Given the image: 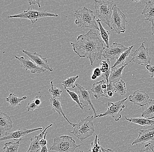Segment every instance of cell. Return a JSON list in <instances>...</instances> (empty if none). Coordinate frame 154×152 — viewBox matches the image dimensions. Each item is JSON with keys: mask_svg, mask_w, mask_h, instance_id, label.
I'll return each instance as SVG.
<instances>
[{"mask_svg": "<svg viewBox=\"0 0 154 152\" xmlns=\"http://www.w3.org/2000/svg\"><path fill=\"white\" fill-rule=\"evenodd\" d=\"M104 42L96 33L90 29L86 34L80 35L76 43H71L73 50L80 58L90 60L91 66L95 60H102Z\"/></svg>", "mask_w": 154, "mask_h": 152, "instance_id": "cell-1", "label": "cell"}, {"mask_svg": "<svg viewBox=\"0 0 154 152\" xmlns=\"http://www.w3.org/2000/svg\"><path fill=\"white\" fill-rule=\"evenodd\" d=\"M94 117V115H89L82 119L78 124H74L70 133L81 141L92 136L95 131L93 123Z\"/></svg>", "mask_w": 154, "mask_h": 152, "instance_id": "cell-2", "label": "cell"}, {"mask_svg": "<svg viewBox=\"0 0 154 152\" xmlns=\"http://www.w3.org/2000/svg\"><path fill=\"white\" fill-rule=\"evenodd\" d=\"M75 23L80 28H88L100 31L99 26L96 21V15L93 11L84 7L81 10L75 11Z\"/></svg>", "mask_w": 154, "mask_h": 152, "instance_id": "cell-3", "label": "cell"}, {"mask_svg": "<svg viewBox=\"0 0 154 152\" xmlns=\"http://www.w3.org/2000/svg\"><path fill=\"white\" fill-rule=\"evenodd\" d=\"M114 1L95 0L94 7L96 15L101 21L106 24L111 29V20L115 5Z\"/></svg>", "mask_w": 154, "mask_h": 152, "instance_id": "cell-4", "label": "cell"}, {"mask_svg": "<svg viewBox=\"0 0 154 152\" xmlns=\"http://www.w3.org/2000/svg\"><path fill=\"white\" fill-rule=\"evenodd\" d=\"M80 147V145H77L71 136L63 135L54 138L49 150L58 152H74Z\"/></svg>", "mask_w": 154, "mask_h": 152, "instance_id": "cell-5", "label": "cell"}, {"mask_svg": "<svg viewBox=\"0 0 154 152\" xmlns=\"http://www.w3.org/2000/svg\"><path fill=\"white\" fill-rule=\"evenodd\" d=\"M58 15L55 13H51L46 11H37L33 8L29 7L27 9L24 10L23 12L17 15H9L8 16L9 19H27L30 20L32 25L34 24L38 21V19L44 17H57Z\"/></svg>", "mask_w": 154, "mask_h": 152, "instance_id": "cell-6", "label": "cell"}, {"mask_svg": "<svg viewBox=\"0 0 154 152\" xmlns=\"http://www.w3.org/2000/svg\"><path fill=\"white\" fill-rule=\"evenodd\" d=\"M127 23L126 15L115 3L111 20V29L118 34L125 33Z\"/></svg>", "mask_w": 154, "mask_h": 152, "instance_id": "cell-7", "label": "cell"}, {"mask_svg": "<svg viewBox=\"0 0 154 152\" xmlns=\"http://www.w3.org/2000/svg\"><path fill=\"white\" fill-rule=\"evenodd\" d=\"M128 100V98L120 100L115 103L108 102V108L106 111L104 113H101L97 116H94V118H101V117H105V116H110L113 118L116 122H118L121 119V112L123 110V109L125 108V103Z\"/></svg>", "mask_w": 154, "mask_h": 152, "instance_id": "cell-8", "label": "cell"}, {"mask_svg": "<svg viewBox=\"0 0 154 152\" xmlns=\"http://www.w3.org/2000/svg\"><path fill=\"white\" fill-rule=\"evenodd\" d=\"M134 53L130 62H133L140 65H149L151 64V58L149 54V49L146 48L143 42L139 48L135 51H133Z\"/></svg>", "mask_w": 154, "mask_h": 152, "instance_id": "cell-9", "label": "cell"}, {"mask_svg": "<svg viewBox=\"0 0 154 152\" xmlns=\"http://www.w3.org/2000/svg\"><path fill=\"white\" fill-rule=\"evenodd\" d=\"M128 48L125 45L119 43H113L109 48L105 49L103 53V56L107 59L117 60L123 53L127 51Z\"/></svg>", "mask_w": 154, "mask_h": 152, "instance_id": "cell-10", "label": "cell"}, {"mask_svg": "<svg viewBox=\"0 0 154 152\" xmlns=\"http://www.w3.org/2000/svg\"><path fill=\"white\" fill-rule=\"evenodd\" d=\"M43 128H37L32 129H19L18 130L12 132H8L5 134L3 137H2L0 138L1 142L6 141V140H14L15 141H21L22 140V138L28 135L37 131H42Z\"/></svg>", "mask_w": 154, "mask_h": 152, "instance_id": "cell-11", "label": "cell"}, {"mask_svg": "<svg viewBox=\"0 0 154 152\" xmlns=\"http://www.w3.org/2000/svg\"><path fill=\"white\" fill-rule=\"evenodd\" d=\"M14 57L20 61L21 67L25 69L26 71H30L32 74H41L47 71L46 69L39 67L31 59L23 56L19 57L16 55Z\"/></svg>", "mask_w": 154, "mask_h": 152, "instance_id": "cell-12", "label": "cell"}, {"mask_svg": "<svg viewBox=\"0 0 154 152\" xmlns=\"http://www.w3.org/2000/svg\"><path fill=\"white\" fill-rule=\"evenodd\" d=\"M76 85L79 92V96L81 103L82 104L84 107L90 106L94 112V116H97L96 109L91 102V91H89L87 88H85L79 83H76Z\"/></svg>", "mask_w": 154, "mask_h": 152, "instance_id": "cell-13", "label": "cell"}, {"mask_svg": "<svg viewBox=\"0 0 154 152\" xmlns=\"http://www.w3.org/2000/svg\"><path fill=\"white\" fill-rule=\"evenodd\" d=\"M129 100L131 102L141 107L149 104L151 101L149 94L145 91L139 90L134 91L132 95H130Z\"/></svg>", "mask_w": 154, "mask_h": 152, "instance_id": "cell-14", "label": "cell"}, {"mask_svg": "<svg viewBox=\"0 0 154 152\" xmlns=\"http://www.w3.org/2000/svg\"><path fill=\"white\" fill-rule=\"evenodd\" d=\"M22 51L39 67L46 69L49 72H53L54 71L53 68L50 67L48 64L47 57H43L41 55L36 52H31L26 50H23Z\"/></svg>", "mask_w": 154, "mask_h": 152, "instance_id": "cell-15", "label": "cell"}, {"mask_svg": "<svg viewBox=\"0 0 154 152\" xmlns=\"http://www.w3.org/2000/svg\"><path fill=\"white\" fill-rule=\"evenodd\" d=\"M151 141H154V126L148 129L140 131L138 137L133 142L131 145L144 144Z\"/></svg>", "mask_w": 154, "mask_h": 152, "instance_id": "cell-16", "label": "cell"}, {"mask_svg": "<svg viewBox=\"0 0 154 152\" xmlns=\"http://www.w3.org/2000/svg\"><path fill=\"white\" fill-rule=\"evenodd\" d=\"M53 126V124L51 123L43 131H41V133L39 134L38 135H35L34 138H31L30 144L29 147L26 152H40L42 147L39 145L38 142L41 139L47 136L48 132H46V131L48 129Z\"/></svg>", "mask_w": 154, "mask_h": 152, "instance_id": "cell-17", "label": "cell"}, {"mask_svg": "<svg viewBox=\"0 0 154 152\" xmlns=\"http://www.w3.org/2000/svg\"><path fill=\"white\" fill-rule=\"evenodd\" d=\"M13 127L11 118L9 116L4 112L0 113V134L2 135L9 132Z\"/></svg>", "mask_w": 154, "mask_h": 152, "instance_id": "cell-18", "label": "cell"}, {"mask_svg": "<svg viewBox=\"0 0 154 152\" xmlns=\"http://www.w3.org/2000/svg\"><path fill=\"white\" fill-rule=\"evenodd\" d=\"M128 64H125L120 67H116L112 68L111 67L110 76L109 79V83L114 84L120 80L122 78V74L125 67L128 66Z\"/></svg>", "mask_w": 154, "mask_h": 152, "instance_id": "cell-19", "label": "cell"}, {"mask_svg": "<svg viewBox=\"0 0 154 152\" xmlns=\"http://www.w3.org/2000/svg\"><path fill=\"white\" fill-rule=\"evenodd\" d=\"M50 101L51 106V107L53 110L55 112H57L60 116L62 115L63 116V118H65L67 123L73 126L74 125V123H71L63 113V111L62 104H61L60 100L58 98H53L51 97L50 99Z\"/></svg>", "mask_w": 154, "mask_h": 152, "instance_id": "cell-20", "label": "cell"}, {"mask_svg": "<svg viewBox=\"0 0 154 152\" xmlns=\"http://www.w3.org/2000/svg\"><path fill=\"white\" fill-rule=\"evenodd\" d=\"M145 2L146 5L141 14L144 15L145 20L152 22L154 20V1H149Z\"/></svg>", "mask_w": 154, "mask_h": 152, "instance_id": "cell-21", "label": "cell"}, {"mask_svg": "<svg viewBox=\"0 0 154 152\" xmlns=\"http://www.w3.org/2000/svg\"><path fill=\"white\" fill-rule=\"evenodd\" d=\"M125 119L130 123L137 124L141 126L146 127L149 126H152L154 125V120L149 119V118H128L125 117Z\"/></svg>", "mask_w": 154, "mask_h": 152, "instance_id": "cell-22", "label": "cell"}, {"mask_svg": "<svg viewBox=\"0 0 154 152\" xmlns=\"http://www.w3.org/2000/svg\"><path fill=\"white\" fill-rule=\"evenodd\" d=\"M100 69L102 73L101 76L103 78L108 84L111 69L110 60L107 59L106 60H103L102 63H100Z\"/></svg>", "mask_w": 154, "mask_h": 152, "instance_id": "cell-23", "label": "cell"}, {"mask_svg": "<svg viewBox=\"0 0 154 152\" xmlns=\"http://www.w3.org/2000/svg\"><path fill=\"white\" fill-rule=\"evenodd\" d=\"M104 80H102L99 82L93 84L91 89V92L94 94V97L98 100L101 97H105V91L102 88V84Z\"/></svg>", "mask_w": 154, "mask_h": 152, "instance_id": "cell-24", "label": "cell"}, {"mask_svg": "<svg viewBox=\"0 0 154 152\" xmlns=\"http://www.w3.org/2000/svg\"><path fill=\"white\" fill-rule=\"evenodd\" d=\"M101 20H96L97 23L99 26L100 28V33L99 35L100 36L102 40L105 43L106 48H109V37H110V32L109 31L105 29L101 23Z\"/></svg>", "mask_w": 154, "mask_h": 152, "instance_id": "cell-25", "label": "cell"}, {"mask_svg": "<svg viewBox=\"0 0 154 152\" xmlns=\"http://www.w3.org/2000/svg\"><path fill=\"white\" fill-rule=\"evenodd\" d=\"M27 99V97L26 96H24L22 98H19L14 93H11L8 97L6 99V101L10 104L11 106L15 107L17 106L21 105V102L26 101Z\"/></svg>", "mask_w": 154, "mask_h": 152, "instance_id": "cell-26", "label": "cell"}, {"mask_svg": "<svg viewBox=\"0 0 154 152\" xmlns=\"http://www.w3.org/2000/svg\"><path fill=\"white\" fill-rule=\"evenodd\" d=\"M134 46H131L128 48L127 51H125V52L123 53L120 56L119 58L116 60V62L114 63L112 68H115V67H118V65L120 64H124L125 61L128 58L129 56L131 54V51H132V49L133 48Z\"/></svg>", "mask_w": 154, "mask_h": 152, "instance_id": "cell-27", "label": "cell"}, {"mask_svg": "<svg viewBox=\"0 0 154 152\" xmlns=\"http://www.w3.org/2000/svg\"><path fill=\"white\" fill-rule=\"evenodd\" d=\"M20 141H15L5 143L3 152H18Z\"/></svg>", "mask_w": 154, "mask_h": 152, "instance_id": "cell-28", "label": "cell"}, {"mask_svg": "<svg viewBox=\"0 0 154 152\" xmlns=\"http://www.w3.org/2000/svg\"><path fill=\"white\" fill-rule=\"evenodd\" d=\"M154 116V100H151V101L141 115V118H150Z\"/></svg>", "mask_w": 154, "mask_h": 152, "instance_id": "cell-29", "label": "cell"}, {"mask_svg": "<svg viewBox=\"0 0 154 152\" xmlns=\"http://www.w3.org/2000/svg\"><path fill=\"white\" fill-rule=\"evenodd\" d=\"M115 93H118L121 96H124L127 93L126 83L123 80L119 81L114 84Z\"/></svg>", "mask_w": 154, "mask_h": 152, "instance_id": "cell-30", "label": "cell"}, {"mask_svg": "<svg viewBox=\"0 0 154 152\" xmlns=\"http://www.w3.org/2000/svg\"><path fill=\"white\" fill-rule=\"evenodd\" d=\"M79 78V76H77L75 77H71L68 78L65 80L63 81L62 82V85L63 88L66 90L67 88H75L76 86L75 82Z\"/></svg>", "mask_w": 154, "mask_h": 152, "instance_id": "cell-31", "label": "cell"}, {"mask_svg": "<svg viewBox=\"0 0 154 152\" xmlns=\"http://www.w3.org/2000/svg\"><path fill=\"white\" fill-rule=\"evenodd\" d=\"M101 146L100 145V139L98 138V135H96L95 139L90 144L89 152H100L101 150Z\"/></svg>", "mask_w": 154, "mask_h": 152, "instance_id": "cell-32", "label": "cell"}, {"mask_svg": "<svg viewBox=\"0 0 154 152\" xmlns=\"http://www.w3.org/2000/svg\"><path fill=\"white\" fill-rule=\"evenodd\" d=\"M51 86L49 88V92L51 95V98H60L61 96V93H62V90L60 88H57L54 85V82L53 81H51Z\"/></svg>", "mask_w": 154, "mask_h": 152, "instance_id": "cell-33", "label": "cell"}, {"mask_svg": "<svg viewBox=\"0 0 154 152\" xmlns=\"http://www.w3.org/2000/svg\"><path fill=\"white\" fill-rule=\"evenodd\" d=\"M66 91L68 93V94L70 95L72 100L76 103L77 106L79 107L82 110L83 109L84 107L83 106L82 104L81 103L79 95L75 92H74V91H70L69 89H66Z\"/></svg>", "mask_w": 154, "mask_h": 152, "instance_id": "cell-34", "label": "cell"}, {"mask_svg": "<svg viewBox=\"0 0 154 152\" xmlns=\"http://www.w3.org/2000/svg\"><path fill=\"white\" fill-rule=\"evenodd\" d=\"M140 152H154V146L150 142L146 143L144 145V148L141 149Z\"/></svg>", "mask_w": 154, "mask_h": 152, "instance_id": "cell-35", "label": "cell"}, {"mask_svg": "<svg viewBox=\"0 0 154 152\" xmlns=\"http://www.w3.org/2000/svg\"><path fill=\"white\" fill-rule=\"evenodd\" d=\"M38 106L35 103L34 100L29 102L26 107L27 110L28 112L29 111H33L36 109L38 108Z\"/></svg>", "mask_w": 154, "mask_h": 152, "instance_id": "cell-36", "label": "cell"}, {"mask_svg": "<svg viewBox=\"0 0 154 152\" xmlns=\"http://www.w3.org/2000/svg\"><path fill=\"white\" fill-rule=\"evenodd\" d=\"M146 69L148 70L149 72V74L152 78H154V66L149 64L146 65Z\"/></svg>", "mask_w": 154, "mask_h": 152, "instance_id": "cell-37", "label": "cell"}, {"mask_svg": "<svg viewBox=\"0 0 154 152\" xmlns=\"http://www.w3.org/2000/svg\"><path fill=\"white\" fill-rule=\"evenodd\" d=\"M102 72H101L100 69V68H95V69L93 70V75L96 76L98 78L102 76Z\"/></svg>", "mask_w": 154, "mask_h": 152, "instance_id": "cell-38", "label": "cell"}, {"mask_svg": "<svg viewBox=\"0 0 154 152\" xmlns=\"http://www.w3.org/2000/svg\"><path fill=\"white\" fill-rule=\"evenodd\" d=\"M41 2V1H29L28 2L29 5H35L37 4L38 8H40L41 7V4H40Z\"/></svg>", "mask_w": 154, "mask_h": 152, "instance_id": "cell-39", "label": "cell"}, {"mask_svg": "<svg viewBox=\"0 0 154 152\" xmlns=\"http://www.w3.org/2000/svg\"><path fill=\"white\" fill-rule=\"evenodd\" d=\"M46 136H45L44 138L41 139L40 141H39V144L41 147H44V146H47V141L46 139Z\"/></svg>", "mask_w": 154, "mask_h": 152, "instance_id": "cell-40", "label": "cell"}, {"mask_svg": "<svg viewBox=\"0 0 154 152\" xmlns=\"http://www.w3.org/2000/svg\"><path fill=\"white\" fill-rule=\"evenodd\" d=\"M40 98H41L40 96H36V97H35V98H34V99L35 103V104L38 107H39L41 104V99H40Z\"/></svg>", "mask_w": 154, "mask_h": 152, "instance_id": "cell-41", "label": "cell"}, {"mask_svg": "<svg viewBox=\"0 0 154 152\" xmlns=\"http://www.w3.org/2000/svg\"><path fill=\"white\" fill-rule=\"evenodd\" d=\"M49 150L48 149V146H44L42 147L40 152H49Z\"/></svg>", "mask_w": 154, "mask_h": 152, "instance_id": "cell-42", "label": "cell"}, {"mask_svg": "<svg viewBox=\"0 0 154 152\" xmlns=\"http://www.w3.org/2000/svg\"><path fill=\"white\" fill-rule=\"evenodd\" d=\"M101 150L102 152H114L113 150L111 149H105L102 147H101Z\"/></svg>", "mask_w": 154, "mask_h": 152, "instance_id": "cell-43", "label": "cell"}, {"mask_svg": "<svg viewBox=\"0 0 154 152\" xmlns=\"http://www.w3.org/2000/svg\"><path fill=\"white\" fill-rule=\"evenodd\" d=\"M152 27H151V29L152 31V35H154V20L152 22Z\"/></svg>", "mask_w": 154, "mask_h": 152, "instance_id": "cell-44", "label": "cell"}, {"mask_svg": "<svg viewBox=\"0 0 154 152\" xmlns=\"http://www.w3.org/2000/svg\"><path fill=\"white\" fill-rule=\"evenodd\" d=\"M97 78H98V77L96 76H95V75H92V76H91V79L92 80H95L97 79Z\"/></svg>", "mask_w": 154, "mask_h": 152, "instance_id": "cell-45", "label": "cell"}, {"mask_svg": "<svg viewBox=\"0 0 154 152\" xmlns=\"http://www.w3.org/2000/svg\"><path fill=\"white\" fill-rule=\"evenodd\" d=\"M149 119H152V120H154V116H153L152 118H149Z\"/></svg>", "mask_w": 154, "mask_h": 152, "instance_id": "cell-46", "label": "cell"}, {"mask_svg": "<svg viewBox=\"0 0 154 152\" xmlns=\"http://www.w3.org/2000/svg\"><path fill=\"white\" fill-rule=\"evenodd\" d=\"M132 2H140V1H132Z\"/></svg>", "mask_w": 154, "mask_h": 152, "instance_id": "cell-47", "label": "cell"}, {"mask_svg": "<svg viewBox=\"0 0 154 152\" xmlns=\"http://www.w3.org/2000/svg\"><path fill=\"white\" fill-rule=\"evenodd\" d=\"M80 152H83V151H80Z\"/></svg>", "mask_w": 154, "mask_h": 152, "instance_id": "cell-48", "label": "cell"}, {"mask_svg": "<svg viewBox=\"0 0 154 152\" xmlns=\"http://www.w3.org/2000/svg\"><path fill=\"white\" fill-rule=\"evenodd\" d=\"M100 152H102V150H101L100 151Z\"/></svg>", "mask_w": 154, "mask_h": 152, "instance_id": "cell-49", "label": "cell"}]
</instances>
